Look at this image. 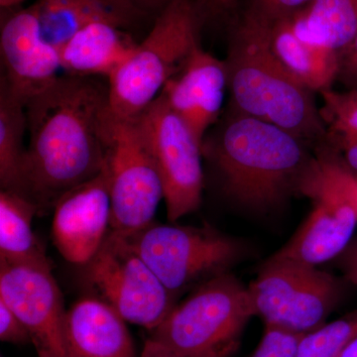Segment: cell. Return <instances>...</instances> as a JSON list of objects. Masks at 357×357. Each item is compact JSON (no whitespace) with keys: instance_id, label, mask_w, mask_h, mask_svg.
Masks as SVG:
<instances>
[{"instance_id":"1","label":"cell","mask_w":357,"mask_h":357,"mask_svg":"<svg viewBox=\"0 0 357 357\" xmlns=\"http://www.w3.org/2000/svg\"><path fill=\"white\" fill-rule=\"evenodd\" d=\"M109 109V86L69 75L26 103L29 145L22 195L39 206L40 213L102 172Z\"/></svg>"},{"instance_id":"2","label":"cell","mask_w":357,"mask_h":357,"mask_svg":"<svg viewBox=\"0 0 357 357\" xmlns=\"http://www.w3.org/2000/svg\"><path fill=\"white\" fill-rule=\"evenodd\" d=\"M223 192L244 210L266 213L292 194L312 155L306 142L255 117L231 112L204 140Z\"/></svg>"},{"instance_id":"3","label":"cell","mask_w":357,"mask_h":357,"mask_svg":"<svg viewBox=\"0 0 357 357\" xmlns=\"http://www.w3.org/2000/svg\"><path fill=\"white\" fill-rule=\"evenodd\" d=\"M231 112L278 126L305 142H324L328 128L312 93L272 51L269 23L246 10L230 37L225 59Z\"/></svg>"},{"instance_id":"4","label":"cell","mask_w":357,"mask_h":357,"mask_svg":"<svg viewBox=\"0 0 357 357\" xmlns=\"http://www.w3.org/2000/svg\"><path fill=\"white\" fill-rule=\"evenodd\" d=\"M297 194L312 202L311 213L272 256L318 266L342 255L351 243L357 227V178L326 140L314 148Z\"/></svg>"},{"instance_id":"5","label":"cell","mask_w":357,"mask_h":357,"mask_svg":"<svg viewBox=\"0 0 357 357\" xmlns=\"http://www.w3.org/2000/svg\"><path fill=\"white\" fill-rule=\"evenodd\" d=\"M201 10L192 0H173L157 14L145 39L109 77V112L121 119L142 114L201 45Z\"/></svg>"},{"instance_id":"6","label":"cell","mask_w":357,"mask_h":357,"mask_svg":"<svg viewBox=\"0 0 357 357\" xmlns=\"http://www.w3.org/2000/svg\"><path fill=\"white\" fill-rule=\"evenodd\" d=\"M255 316L248 286L227 272L192 290L148 338L183 357H231Z\"/></svg>"},{"instance_id":"7","label":"cell","mask_w":357,"mask_h":357,"mask_svg":"<svg viewBox=\"0 0 357 357\" xmlns=\"http://www.w3.org/2000/svg\"><path fill=\"white\" fill-rule=\"evenodd\" d=\"M121 236L176 299L227 273L248 253L241 241L208 225L191 227L153 222Z\"/></svg>"},{"instance_id":"8","label":"cell","mask_w":357,"mask_h":357,"mask_svg":"<svg viewBox=\"0 0 357 357\" xmlns=\"http://www.w3.org/2000/svg\"><path fill=\"white\" fill-rule=\"evenodd\" d=\"M105 142L110 230L132 234L155 222L159 204L165 199L163 181L136 117L121 119L109 109Z\"/></svg>"},{"instance_id":"9","label":"cell","mask_w":357,"mask_h":357,"mask_svg":"<svg viewBox=\"0 0 357 357\" xmlns=\"http://www.w3.org/2000/svg\"><path fill=\"white\" fill-rule=\"evenodd\" d=\"M248 291L265 326L305 335L326 324L340 302L342 285L317 266L271 256Z\"/></svg>"},{"instance_id":"10","label":"cell","mask_w":357,"mask_h":357,"mask_svg":"<svg viewBox=\"0 0 357 357\" xmlns=\"http://www.w3.org/2000/svg\"><path fill=\"white\" fill-rule=\"evenodd\" d=\"M81 267L91 297L109 305L126 323L149 332L178 303L119 232L110 230L96 255Z\"/></svg>"},{"instance_id":"11","label":"cell","mask_w":357,"mask_h":357,"mask_svg":"<svg viewBox=\"0 0 357 357\" xmlns=\"http://www.w3.org/2000/svg\"><path fill=\"white\" fill-rule=\"evenodd\" d=\"M136 119L163 181L167 218L176 222L201 206L203 143L162 95Z\"/></svg>"},{"instance_id":"12","label":"cell","mask_w":357,"mask_h":357,"mask_svg":"<svg viewBox=\"0 0 357 357\" xmlns=\"http://www.w3.org/2000/svg\"><path fill=\"white\" fill-rule=\"evenodd\" d=\"M0 299L24 324L38 357H70L68 311L52 267L0 260Z\"/></svg>"},{"instance_id":"13","label":"cell","mask_w":357,"mask_h":357,"mask_svg":"<svg viewBox=\"0 0 357 357\" xmlns=\"http://www.w3.org/2000/svg\"><path fill=\"white\" fill-rule=\"evenodd\" d=\"M0 55L1 81L25 105L51 86L62 70L60 52L45 38L34 6L2 20Z\"/></svg>"},{"instance_id":"14","label":"cell","mask_w":357,"mask_h":357,"mask_svg":"<svg viewBox=\"0 0 357 357\" xmlns=\"http://www.w3.org/2000/svg\"><path fill=\"white\" fill-rule=\"evenodd\" d=\"M53 210L54 245L66 261L84 266L110 231L112 203L105 167L95 178L63 195Z\"/></svg>"},{"instance_id":"15","label":"cell","mask_w":357,"mask_h":357,"mask_svg":"<svg viewBox=\"0 0 357 357\" xmlns=\"http://www.w3.org/2000/svg\"><path fill=\"white\" fill-rule=\"evenodd\" d=\"M227 89L225 61L204 51L199 45L167 82L160 95L204 144L206 132L220 117Z\"/></svg>"},{"instance_id":"16","label":"cell","mask_w":357,"mask_h":357,"mask_svg":"<svg viewBox=\"0 0 357 357\" xmlns=\"http://www.w3.org/2000/svg\"><path fill=\"white\" fill-rule=\"evenodd\" d=\"M67 342L70 357H138L126 321L91 296L68 311Z\"/></svg>"},{"instance_id":"17","label":"cell","mask_w":357,"mask_h":357,"mask_svg":"<svg viewBox=\"0 0 357 357\" xmlns=\"http://www.w3.org/2000/svg\"><path fill=\"white\" fill-rule=\"evenodd\" d=\"M268 23L272 51L291 75L312 93L332 89L340 68L337 52L310 38L297 14Z\"/></svg>"},{"instance_id":"18","label":"cell","mask_w":357,"mask_h":357,"mask_svg":"<svg viewBox=\"0 0 357 357\" xmlns=\"http://www.w3.org/2000/svg\"><path fill=\"white\" fill-rule=\"evenodd\" d=\"M33 6L45 38L59 52L86 26L103 22L126 29L144 14L132 0H38Z\"/></svg>"},{"instance_id":"19","label":"cell","mask_w":357,"mask_h":357,"mask_svg":"<svg viewBox=\"0 0 357 357\" xmlns=\"http://www.w3.org/2000/svg\"><path fill=\"white\" fill-rule=\"evenodd\" d=\"M137 44L123 28L93 23L79 30L61 49L62 70L69 76L109 79Z\"/></svg>"},{"instance_id":"20","label":"cell","mask_w":357,"mask_h":357,"mask_svg":"<svg viewBox=\"0 0 357 357\" xmlns=\"http://www.w3.org/2000/svg\"><path fill=\"white\" fill-rule=\"evenodd\" d=\"M40 208L20 192H0V260L52 267L44 248L32 229Z\"/></svg>"},{"instance_id":"21","label":"cell","mask_w":357,"mask_h":357,"mask_svg":"<svg viewBox=\"0 0 357 357\" xmlns=\"http://www.w3.org/2000/svg\"><path fill=\"white\" fill-rule=\"evenodd\" d=\"M27 134L26 105L0 79V187L22 195Z\"/></svg>"},{"instance_id":"22","label":"cell","mask_w":357,"mask_h":357,"mask_svg":"<svg viewBox=\"0 0 357 357\" xmlns=\"http://www.w3.org/2000/svg\"><path fill=\"white\" fill-rule=\"evenodd\" d=\"M307 35L340 56L357 33V0H312L298 13Z\"/></svg>"},{"instance_id":"23","label":"cell","mask_w":357,"mask_h":357,"mask_svg":"<svg viewBox=\"0 0 357 357\" xmlns=\"http://www.w3.org/2000/svg\"><path fill=\"white\" fill-rule=\"evenodd\" d=\"M356 335L357 310L303 335L298 357H338Z\"/></svg>"},{"instance_id":"24","label":"cell","mask_w":357,"mask_h":357,"mask_svg":"<svg viewBox=\"0 0 357 357\" xmlns=\"http://www.w3.org/2000/svg\"><path fill=\"white\" fill-rule=\"evenodd\" d=\"M324 105L319 109L328 130L347 131L357 136V89H333L321 91Z\"/></svg>"},{"instance_id":"25","label":"cell","mask_w":357,"mask_h":357,"mask_svg":"<svg viewBox=\"0 0 357 357\" xmlns=\"http://www.w3.org/2000/svg\"><path fill=\"white\" fill-rule=\"evenodd\" d=\"M302 335L265 326L264 333L252 357H298V345Z\"/></svg>"},{"instance_id":"26","label":"cell","mask_w":357,"mask_h":357,"mask_svg":"<svg viewBox=\"0 0 357 357\" xmlns=\"http://www.w3.org/2000/svg\"><path fill=\"white\" fill-rule=\"evenodd\" d=\"M312 0H249L248 10L268 22L290 17L306 8Z\"/></svg>"},{"instance_id":"27","label":"cell","mask_w":357,"mask_h":357,"mask_svg":"<svg viewBox=\"0 0 357 357\" xmlns=\"http://www.w3.org/2000/svg\"><path fill=\"white\" fill-rule=\"evenodd\" d=\"M0 340L11 344H32L24 324L2 299H0Z\"/></svg>"},{"instance_id":"28","label":"cell","mask_w":357,"mask_h":357,"mask_svg":"<svg viewBox=\"0 0 357 357\" xmlns=\"http://www.w3.org/2000/svg\"><path fill=\"white\" fill-rule=\"evenodd\" d=\"M326 140L337 150L345 165L357 177V136L347 131L328 129Z\"/></svg>"},{"instance_id":"29","label":"cell","mask_w":357,"mask_h":357,"mask_svg":"<svg viewBox=\"0 0 357 357\" xmlns=\"http://www.w3.org/2000/svg\"><path fill=\"white\" fill-rule=\"evenodd\" d=\"M337 81L347 89H357V33L351 44L340 53Z\"/></svg>"},{"instance_id":"30","label":"cell","mask_w":357,"mask_h":357,"mask_svg":"<svg viewBox=\"0 0 357 357\" xmlns=\"http://www.w3.org/2000/svg\"><path fill=\"white\" fill-rule=\"evenodd\" d=\"M342 269L347 280L357 286V239L342 253Z\"/></svg>"},{"instance_id":"31","label":"cell","mask_w":357,"mask_h":357,"mask_svg":"<svg viewBox=\"0 0 357 357\" xmlns=\"http://www.w3.org/2000/svg\"><path fill=\"white\" fill-rule=\"evenodd\" d=\"M139 357H183L169 351L163 345L157 344L153 340L147 338L143 347L142 351Z\"/></svg>"},{"instance_id":"32","label":"cell","mask_w":357,"mask_h":357,"mask_svg":"<svg viewBox=\"0 0 357 357\" xmlns=\"http://www.w3.org/2000/svg\"><path fill=\"white\" fill-rule=\"evenodd\" d=\"M143 13L159 14L173 0H132Z\"/></svg>"},{"instance_id":"33","label":"cell","mask_w":357,"mask_h":357,"mask_svg":"<svg viewBox=\"0 0 357 357\" xmlns=\"http://www.w3.org/2000/svg\"><path fill=\"white\" fill-rule=\"evenodd\" d=\"M208 6L217 13H227L234 10L238 0H206Z\"/></svg>"},{"instance_id":"34","label":"cell","mask_w":357,"mask_h":357,"mask_svg":"<svg viewBox=\"0 0 357 357\" xmlns=\"http://www.w3.org/2000/svg\"><path fill=\"white\" fill-rule=\"evenodd\" d=\"M338 357H357V335L344 347Z\"/></svg>"},{"instance_id":"35","label":"cell","mask_w":357,"mask_h":357,"mask_svg":"<svg viewBox=\"0 0 357 357\" xmlns=\"http://www.w3.org/2000/svg\"><path fill=\"white\" fill-rule=\"evenodd\" d=\"M24 0H0V6L2 9H13L20 6Z\"/></svg>"},{"instance_id":"36","label":"cell","mask_w":357,"mask_h":357,"mask_svg":"<svg viewBox=\"0 0 357 357\" xmlns=\"http://www.w3.org/2000/svg\"><path fill=\"white\" fill-rule=\"evenodd\" d=\"M357 178V177H356Z\"/></svg>"}]
</instances>
